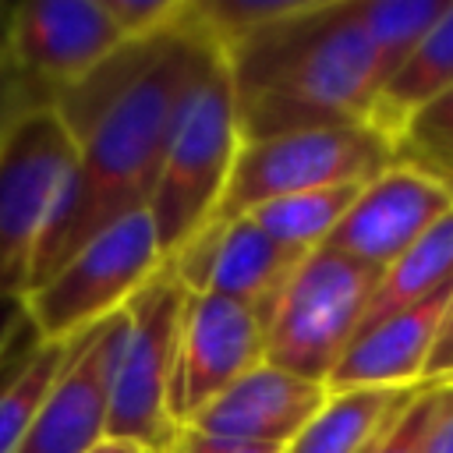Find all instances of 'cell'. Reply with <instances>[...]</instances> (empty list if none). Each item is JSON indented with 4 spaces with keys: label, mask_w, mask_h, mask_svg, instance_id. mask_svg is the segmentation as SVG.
<instances>
[{
    "label": "cell",
    "mask_w": 453,
    "mask_h": 453,
    "mask_svg": "<svg viewBox=\"0 0 453 453\" xmlns=\"http://www.w3.org/2000/svg\"><path fill=\"white\" fill-rule=\"evenodd\" d=\"M219 53V42L195 21L188 0L180 25L159 42L149 67L81 134L67 202L35 258L28 290L85 241L124 216L149 209L180 106Z\"/></svg>",
    "instance_id": "obj_1"
},
{
    "label": "cell",
    "mask_w": 453,
    "mask_h": 453,
    "mask_svg": "<svg viewBox=\"0 0 453 453\" xmlns=\"http://www.w3.org/2000/svg\"><path fill=\"white\" fill-rule=\"evenodd\" d=\"M223 60L241 142L368 120L382 88L354 0H297L290 14L226 46Z\"/></svg>",
    "instance_id": "obj_2"
},
{
    "label": "cell",
    "mask_w": 453,
    "mask_h": 453,
    "mask_svg": "<svg viewBox=\"0 0 453 453\" xmlns=\"http://www.w3.org/2000/svg\"><path fill=\"white\" fill-rule=\"evenodd\" d=\"M241 149L237 103L223 53L180 106L149 216L163 258H173L202 226L216 219L234 159Z\"/></svg>",
    "instance_id": "obj_3"
},
{
    "label": "cell",
    "mask_w": 453,
    "mask_h": 453,
    "mask_svg": "<svg viewBox=\"0 0 453 453\" xmlns=\"http://www.w3.org/2000/svg\"><path fill=\"white\" fill-rule=\"evenodd\" d=\"M74 166L78 142L53 106L21 110L0 131V297H25Z\"/></svg>",
    "instance_id": "obj_4"
},
{
    "label": "cell",
    "mask_w": 453,
    "mask_h": 453,
    "mask_svg": "<svg viewBox=\"0 0 453 453\" xmlns=\"http://www.w3.org/2000/svg\"><path fill=\"white\" fill-rule=\"evenodd\" d=\"M163 262L166 258L149 209L131 212L85 241L67 262L35 283L21 297L25 315L39 340L81 336L124 311L127 301L163 269Z\"/></svg>",
    "instance_id": "obj_5"
},
{
    "label": "cell",
    "mask_w": 453,
    "mask_h": 453,
    "mask_svg": "<svg viewBox=\"0 0 453 453\" xmlns=\"http://www.w3.org/2000/svg\"><path fill=\"white\" fill-rule=\"evenodd\" d=\"M393 166V145L368 120L287 131L241 142L216 219H237L251 209L301 191L368 184Z\"/></svg>",
    "instance_id": "obj_6"
},
{
    "label": "cell",
    "mask_w": 453,
    "mask_h": 453,
    "mask_svg": "<svg viewBox=\"0 0 453 453\" xmlns=\"http://www.w3.org/2000/svg\"><path fill=\"white\" fill-rule=\"evenodd\" d=\"M188 287L163 262V269L120 311V343L110 379V439L142 449H166L177 432L170 393L177 365V336Z\"/></svg>",
    "instance_id": "obj_7"
},
{
    "label": "cell",
    "mask_w": 453,
    "mask_h": 453,
    "mask_svg": "<svg viewBox=\"0 0 453 453\" xmlns=\"http://www.w3.org/2000/svg\"><path fill=\"white\" fill-rule=\"evenodd\" d=\"M375 283L379 269H368L333 248L304 255L265 322V361L326 386L357 333Z\"/></svg>",
    "instance_id": "obj_8"
},
{
    "label": "cell",
    "mask_w": 453,
    "mask_h": 453,
    "mask_svg": "<svg viewBox=\"0 0 453 453\" xmlns=\"http://www.w3.org/2000/svg\"><path fill=\"white\" fill-rule=\"evenodd\" d=\"M124 42L103 0H32L14 4L7 67L35 106H53Z\"/></svg>",
    "instance_id": "obj_9"
},
{
    "label": "cell",
    "mask_w": 453,
    "mask_h": 453,
    "mask_svg": "<svg viewBox=\"0 0 453 453\" xmlns=\"http://www.w3.org/2000/svg\"><path fill=\"white\" fill-rule=\"evenodd\" d=\"M265 361V322L219 294L188 290L180 336H177V365H173V393L170 411L173 421L184 425L209 400H216L230 382Z\"/></svg>",
    "instance_id": "obj_10"
},
{
    "label": "cell",
    "mask_w": 453,
    "mask_h": 453,
    "mask_svg": "<svg viewBox=\"0 0 453 453\" xmlns=\"http://www.w3.org/2000/svg\"><path fill=\"white\" fill-rule=\"evenodd\" d=\"M301 258L304 255L280 248L248 216H237V219H212L166 262L188 290L230 297L251 308L262 322H269Z\"/></svg>",
    "instance_id": "obj_11"
},
{
    "label": "cell",
    "mask_w": 453,
    "mask_h": 453,
    "mask_svg": "<svg viewBox=\"0 0 453 453\" xmlns=\"http://www.w3.org/2000/svg\"><path fill=\"white\" fill-rule=\"evenodd\" d=\"M449 209L453 195L446 188L421 177L418 170L393 163L357 191L322 248H333L382 273Z\"/></svg>",
    "instance_id": "obj_12"
},
{
    "label": "cell",
    "mask_w": 453,
    "mask_h": 453,
    "mask_svg": "<svg viewBox=\"0 0 453 453\" xmlns=\"http://www.w3.org/2000/svg\"><path fill=\"white\" fill-rule=\"evenodd\" d=\"M117 343L120 311L85 333L14 453H88L110 439V379Z\"/></svg>",
    "instance_id": "obj_13"
},
{
    "label": "cell",
    "mask_w": 453,
    "mask_h": 453,
    "mask_svg": "<svg viewBox=\"0 0 453 453\" xmlns=\"http://www.w3.org/2000/svg\"><path fill=\"white\" fill-rule=\"evenodd\" d=\"M326 396L329 389L322 382L290 375L262 361L251 372H244L237 382H230L216 400H209L184 425L219 439L287 449L301 435V428L319 414Z\"/></svg>",
    "instance_id": "obj_14"
},
{
    "label": "cell",
    "mask_w": 453,
    "mask_h": 453,
    "mask_svg": "<svg viewBox=\"0 0 453 453\" xmlns=\"http://www.w3.org/2000/svg\"><path fill=\"white\" fill-rule=\"evenodd\" d=\"M449 294L453 287L361 329L340 354L336 368L329 372L326 389L343 393V389H414L421 386Z\"/></svg>",
    "instance_id": "obj_15"
},
{
    "label": "cell",
    "mask_w": 453,
    "mask_h": 453,
    "mask_svg": "<svg viewBox=\"0 0 453 453\" xmlns=\"http://www.w3.org/2000/svg\"><path fill=\"white\" fill-rule=\"evenodd\" d=\"M449 88H453V0L439 14V21L421 35L411 57L396 67V74L379 88L368 110V124L393 145L400 127L421 106L446 96Z\"/></svg>",
    "instance_id": "obj_16"
},
{
    "label": "cell",
    "mask_w": 453,
    "mask_h": 453,
    "mask_svg": "<svg viewBox=\"0 0 453 453\" xmlns=\"http://www.w3.org/2000/svg\"><path fill=\"white\" fill-rule=\"evenodd\" d=\"M446 287H453V209L439 216L396 262H389L379 273V283L361 311L357 333L411 304L435 297Z\"/></svg>",
    "instance_id": "obj_17"
},
{
    "label": "cell",
    "mask_w": 453,
    "mask_h": 453,
    "mask_svg": "<svg viewBox=\"0 0 453 453\" xmlns=\"http://www.w3.org/2000/svg\"><path fill=\"white\" fill-rule=\"evenodd\" d=\"M418 389L421 386L329 393L319 414L287 446V453H365Z\"/></svg>",
    "instance_id": "obj_18"
},
{
    "label": "cell",
    "mask_w": 453,
    "mask_h": 453,
    "mask_svg": "<svg viewBox=\"0 0 453 453\" xmlns=\"http://www.w3.org/2000/svg\"><path fill=\"white\" fill-rule=\"evenodd\" d=\"M81 336L71 340H35L18 361L0 372V453H14L25 439L35 411L42 407L46 393L81 347Z\"/></svg>",
    "instance_id": "obj_19"
},
{
    "label": "cell",
    "mask_w": 453,
    "mask_h": 453,
    "mask_svg": "<svg viewBox=\"0 0 453 453\" xmlns=\"http://www.w3.org/2000/svg\"><path fill=\"white\" fill-rule=\"evenodd\" d=\"M361 188L365 184H340V188L283 195V198H273L251 209L248 219L258 230H265L280 248L294 255H311L329 241V234L336 230V223L343 219V212L350 209Z\"/></svg>",
    "instance_id": "obj_20"
},
{
    "label": "cell",
    "mask_w": 453,
    "mask_h": 453,
    "mask_svg": "<svg viewBox=\"0 0 453 453\" xmlns=\"http://www.w3.org/2000/svg\"><path fill=\"white\" fill-rule=\"evenodd\" d=\"M449 0H354V14L379 60L382 85L411 57L421 35L439 21ZM379 96V92H375Z\"/></svg>",
    "instance_id": "obj_21"
},
{
    "label": "cell",
    "mask_w": 453,
    "mask_h": 453,
    "mask_svg": "<svg viewBox=\"0 0 453 453\" xmlns=\"http://www.w3.org/2000/svg\"><path fill=\"white\" fill-rule=\"evenodd\" d=\"M393 163L418 170L453 195V88L421 106L393 138Z\"/></svg>",
    "instance_id": "obj_22"
},
{
    "label": "cell",
    "mask_w": 453,
    "mask_h": 453,
    "mask_svg": "<svg viewBox=\"0 0 453 453\" xmlns=\"http://www.w3.org/2000/svg\"><path fill=\"white\" fill-rule=\"evenodd\" d=\"M435 407H439V386H421L403 403V411L382 428V435L372 442L368 453H425Z\"/></svg>",
    "instance_id": "obj_23"
},
{
    "label": "cell",
    "mask_w": 453,
    "mask_h": 453,
    "mask_svg": "<svg viewBox=\"0 0 453 453\" xmlns=\"http://www.w3.org/2000/svg\"><path fill=\"white\" fill-rule=\"evenodd\" d=\"M103 4L124 39L159 35V32L173 28L188 11V0H103Z\"/></svg>",
    "instance_id": "obj_24"
},
{
    "label": "cell",
    "mask_w": 453,
    "mask_h": 453,
    "mask_svg": "<svg viewBox=\"0 0 453 453\" xmlns=\"http://www.w3.org/2000/svg\"><path fill=\"white\" fill-rule=\"evenodd\" d=\"M163 453H287L280 446H262V442H237V439H219L209 432H198L191 425H177L173 439L166 442Z\"/></svg>",
    "instance_id": "obj_25"
},
{
    "label": "cell",
    "mask_w": 453,
    "mask_h": 453,
    "mask_svg": "<svg viewBox=\"0 0 453 453\" xmlns=\"http://www.w3.org/2000/svg\"><path fill=\"white\" fill-rule=\"evenodd\" d=\"M449 382H453V294H449L439 336L432 343V354H428V365L421 375V386H449Z\"/></svg>",
    "instance_id": "obj_26"
},
{
    "label": "cell",
    "mask_w": 453,
    "mask_h": 453,
    "mask_svg": "<svg viewBox=\"0 0 453 453\" xmlns=\"http://www.w3.org/2000/svg\"><path fill=\"white\" fill-rule=\"evenodd\" d=\"M425 453H453V382L439 386V407H435V418H432Z\"/></svg>",
    "instance_id": "obj_27"
},
{
    "label": "cell",
    "mask_w": 453,
    "mask_h": 453,
    "mask_svg": "<svg viewBox=\"0 0 453 453\" xmlns=\"http://www.w3.org/2000/svg\"><path fill=\"white\" fill-rule=\"evenodd\" d=\"M35 103H32V96L21 88V81H18V74L11 71V67H4L0 71V131L21 113V110H32Z\"/></svg>",
    "instance_id": "obj_28"
},
{
    "label": "cell",
    "mask_w": 453,
    "mask_h": 453,
    "mask_svg": "<svg viewBox=\"0 0 453 453\" xmlns=\"http://www.w3.org/2000/svg\"><path fill=\"white\" fill-rule=\"evenodd\" d=\"M11 14L14 4H0V71L7 67V50H11Z\"/></svg>",
    "instance_id": "obj_29"
},
{
    "label": "cell",
    "mask_w": 453,
    "mask_h": 453,
    "mask_svg": "<svg viewBox=\"0 0 453 453\" xmlns=\"http://www.w3.org/2000/svg\"><path fill=\"white\" fill-rule=\"evenodd\" d=\"M88 453H149V449H142V446H134V442H124V439H103V442L92 446Z\"/></svg>",
    "instance_id": "obj_30"
},
{
    "label": "cell",
    "mask_w": 453,
    "mask_h": 453,
    "mask_svg": "<svg viewBox=\"0 0 453 453\" xmlns=\"http://www.w3.org/2000/svg\"><path fill=\"white\" fill-rule=\"evenodd\" d=\"M149 453H163V449H149Z\"/></svg>",
    "instance_id": "obj_31"
},
{
    "label": "cell",
    "mask_w": 453,
    "mask_h": 453,
    "mask_svg": "<svg viewBox=\"0 0 453 453\" xmlns=\"http://www.w3.org/2000/svg\"><path fill=\"white\" fill-rule=\"evenodd\" d=\"M368 449H372V446H368ZM368 449H365V453H368Z\"/></svg>",
    "instance_id": "obj_32"
}]
</instances>
